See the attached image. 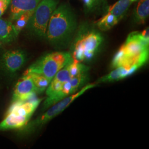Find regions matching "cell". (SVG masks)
Masks as SVG:
<instances>
[{
	"label": "cell",
	"instance_id": "7a4b0ae2",
	"mask_svg": "<svg viewBox=\"0 0 149 149\" xmlns=\"http://www.w3.org/2000/svg\"><path fill=\"white\" fill-rule=\"evenodd\" d=\"M77 25L76 17L68 5L62 4L54 11L48 23L45 38L54 45L69 40Z\"/></svg>",
	"mask_w": 149,
	"mask_h": 149
},
{
	"label": "cell",
	"instance_id": "44dd1931",
	"mask_svg": "<svg viewBox=\"0 0 149 149\" xmlns=\"http://www.w3.org/2000/svg\"><path fill=\"white\" fill-rule=\"evenodd\" d=\"M11 0H0V9H5L6 10L10 5Z\"/></svg>",
	"mask_w": 149,
	"mask_h": 149
},
{
	"label": "cell",
	"instance_id": "484cf974",
	"mask_svg": "<svg viewBox=\"0 0 149 149\" xmlns=\"http://www.w3.org/2000/svg\"><path fill=\"white\" fill-rule=\"evenodd\" d=\"M132 1H133V2H135V1H137V0H132Z\"/></svg>",
	"mask_w": 149,
	"mask_h": 149
},
{
	"label": "cell",
	"instance_id": "30bf717a",
	"mask_svg": "<svg viewBox=\"0 0 149 149\" xmlns=\"http://www.w3.org/2000/svg\"><path fill=\"white\" fill-rule=\"evenodd\" d=\"M42 100V99H34L30 101L12 102L6 113H12L19 116L31 118Z\"/></svg>",
	"mask_w": 149,
	"mask_h": 149
},
{
	"label": "cell",
	"instance_id": "d6986e66",
	"mask_svg": "<svg viewBox=\"0 0 149 149\" xmlns=\"http://www.w3.org/2000/svg\"><path fill=\"white\" fill-rule=\"evenodd\" d=\"M34 11H28L22 13L21 16H19L13 23L14 29L16 33V36H18L22 30L27 26V24L31 18Z\"/></svg>",
	"mask_w": 149,
	"mask_h": 149
},
{
	"label": "cell",
	"instance_id": "277c9868",
	"mask_svg": "<svg viewBox=\"0 0 149 149\" xmlns=\"http://www.w3.org/2000/svg\"><path fill=\"white\" fill-rule=\"evenodd\" d=\"M72 61L71 54L68 52H56L47 54L32 64L24 75L36 73L42 74L51 81L60 70Z\"/></svg>",
	"mask_w": 149,
	"mask_h": 149
},
{
	"label": "cell",
	"instance_id": "7402d4cb",
	"mask_svg": "<svg viewBox=\"0 0 149 149\" xmlns=\"http://www.w3.org/2000/svg\"><path fill=\"white\" fill-rule=\"evenodd\" d=\"M103 2H104V0H92V10L100 6L103 3Z\"/></svg>",
	"mask_w": 149,
	"mask_h": 149
},
{
	"label": "cell",
	"instance_id": "6da1fadb",
	"mask_svg": "<svg viewBox=\"0 0 149 149\" xmlns=\"http://www.w3.org/2000/svg\"><path fill=\"white\" fill-rule=\"evenodd\" d=\"M149 40L140 33H131L113 57L112 68L133 65L142 67L149 59Z\"/></svg>",
	"mask_w": 149,
	"mask_h": 149
},
{
	"label": "cell",
	"instance_id": "ac0fdd59",
	"mask_svg": "<svg viewBox=\"0 0 149 149\" xmlns=\"http://www.w3.org/2000/svg\"><path fill=\"white\" fill-rule=\"evenodd\" d=\"M119 21V20L116 16L107 12L106 15L97 22V25L102 31H107L116 26Z\"/></svg>",
	"mask_w": 149,
	"mask_h": 149
},
{
	"label": "cell",
	"instance_id": "603a6c76",
	"mask_svg": "<svg viewBox=\"0 0 149 149\" xmlns=\"http://www.w3.org/2000/svg\"><path fill=\"white\" fill-rule=\"evenodd\" d=\"M141 35L143 37H144L146 40H149V27L145 28L144 31L141 33H140Z\"/></svg>",
	"mask_w": 149,
	"mask_h": 149
},
{
	"label": "cell",
	"instance_id": "5b68a950",
	"mask_svg": "<svg viewBox=\"0 0 149 149\" xmlns=\"http://www.w3.org/2000/svg\"><path fill=\"white\" fill-rule=\"evenodd\" d=\"M58 3L56 0H42L39 2L26 26L33 34L39 38L45 37L50 17Z\"/></svg>",
	"mask_w": 149,
	"mask_h": 149
},
{
	"label": "cell",
	"instance_id": "d4e9b609",
	"mask_svg": "<svg viewBox=\"0 0 149 149\" xmlns=\"http://www.w3.org/2000/svg\"><path fill=\"white\" fill-rule=\"evenodd\" d=\"M5 11L6 10L5 9H0V18L1 17V16L3 15V14L4 13Z\"/></svg>",
	"mask_w": 149,
	"mask_h": 149
},
{
	"label": "cell",
	"instance_id": "e0dca14e",
	"mask_svg": "<svg viewBox=\"0 0 149 149\" xmlns=\"http://www.w3.org/2000/svg\"><path fill=\"white\" fill-rule=\"evenodd\" d=\"M149 15V0H140L134 12V19L139 24L146 21Z\"/></svg>",
	"mask_w": 149,
	"mask_h": 149
},
{
	"label": "cell",
	"instance_id": "52a82bcc",
	"mask_svg": "<svg viewBox=\"0 0 149 149\" xmlns=\"http://www.w3.org/2000/svg\"><path fill=\"white\" fill-rule=\"evenodd\" d=\"M88 80V72L83 73L72 78L62 86L61 89L52 96H48L44 102L43 110H45L54 104L66 97L76 92Z\"/></svg>",
	"mask_w": 149,
	"mask_h": 149
},
{
	"label": "cell",
	"instance_id": "8fae6325",
	"mask_svg": "<svg viewBox=\"0 0 149 149\" xmlns=\"http://www.w3.org/2000/svg\"><path fill=\"white\" fill-rule=\"evenodd\" d=\"M140 67L137 65L123 66L116 68L106 75L96 81L95 84L108 83L122 80L134 74Z\"/></svg>",
	"mask_w": 149,
	"mask_h": 149
},
{
	"label": "cell",
	"instance_id": "4fadbf2b",
	"mask_svg": "<svg viewBox=\"0 0 149 149\" xmlns=\"http://www.w3.org/2000/svg\"><path fill=\"white\" fill-rule=\"evenodd\" d=\"M72 78L73 77L70 72L68 64L62 69L60 70L51 80L47 90H45L47 96H52L58 92L62 86Z\"/></svg>",
	"mask_w": 149,
	"mask_h": 149
},
{
	"label": "cell",
	"instance_id": "ffe728a7",
	"mask_svg": "<svg viewBox=\"0 0 149 149\" xmlns=\"http://www.w3.org/2000/svg\"><path fill=\"white\" fill-rule=\"evenodd\" d=\"M29 74L36 87L37 93H42L47 90L51 81L43 75L36 73H31ZM27 75V74H26Z\"/></svg>",
	"mask_w": 149,
	"mask_h": 149
},
{
	"label": "cell",
	"instance_id": "9c48e42d",
	"mask_svg": "<svg viewBox=\"0 0 149 149\" xmlns=\"http://www.w3.org/2000/svg\"><path fill=\"white\" fill-rule=\"evenodd\" d=\"M36 93L37 90L31 76L29 74L23 75L15 86L12 102L29 100Z\"/></svg>",
	"mask_w": 149,
	"mask_h": 149
},
{
	"label": "cell",
	"instance_id": "9a60e30c",
	"mask_svg": "<svg viewBox=\"0 0 149 149\" xmlns=\"http://www.w3.org/2000/svg\"><path fill=\"white\" fill-rule=\"evenodd\" d=\"M17 36L11 20L0 18V40L3 43H10L14 40Z\"/></svg>",
	"mask_w": 149,
	"mask_h": 149
},
{
	"label": "cell",
	"instance_id": "ba28073f",
	"mask_svg": "<svg viewBox=\"0 0 149 149\" xmlns=\"http://www.w3.org/2000/svg\"><path fill=\"white\" fill-rule=\"evenodd\" d=\"M26 61V55L21 50L6 52L0 60L1 68L9 74H15L21 69Z\"/></svg>",
	"mask_w": 149,
	"mask_h": 149
},
{
	"label": "cell",
	"instance_id": "3957f363",
	"mask_svg": "<svg viewBox=\"0 0 149 149\" xmlns=\"http://www.w3.org/2000/svg\"><path fill=\"white\" fill-rule=\"evenodd\" d=\"M103 40L101 34L95 30L80 32L72 47V59L80 63L90 61L98 52Z\"/></svg>",
	"mask_w": 149,
	"mask_h": 149
},
{
	"label": "cell",
	"instance_id": "2e32d148",
	"mask_svg": "<svg viewBox=\"0 0 149 149\" xmlns=\"http://www.w3.org/2000/svg\"><path fill=\"white\" fill-rule=\"evenodd\" d=\"M133 2L132 0H119L108 8L107 12L116 16L120 21L125 15Z\"/></svg>",
	"mask_w": 149,
	"mask_h": 149
},
{
	"label": "cell",
	"instance_id": "5bb4252c",
	"mask_svg": "<svg viewBox=\"0 0 149 149\" xmlns=\"http://www.w3.org/2000/svg\"><path fill=\"white\" fill-rule=\"evenodd\" d=\"M30 118L23 117L15 114L6 113L5 119L0 123V130L18 129L27 126Z\"/></svg>",
	"mask_w": 149,
	"mask_h": 149
},
{
	"label": "cell",
	"instance_id": "7c38bea8",
	"mask_svg": "<svg viewBox=\"0 0 149 149\" xmlns=\"http://www.w3.org/2000/svg\"><path fill=\"white\" fill-rule=\"evenodd\" d=\"M42 0H11L10 20L13 22L28 11H34Z\"/></svg>",
	"mask_w": 149,
	"mask_h": 149
},
{
	"label": "cell",
	"instance_id": "cb8c5ba5",
	"mask_svg": "<svg viewBox=\"0 0 149 149\" xmlns=\"http://www.w3.org/2000/svg\"><path fill=\"white\" fill-rule=\"evenodd\" d=\"M83 2L86 6V8H87L88 10L92 9V0H83Z\"/></svg>",
	"mask_w": 149,
	"mask_h": 149
},
{
	"label": "cell",
	"instance_id": "8992f818",
	"mask_svg": "<svg viewBox=\"0 0 149 149\" xmlns=\"http://www.w3.org/2000/svg\"><path fill=\"white\" fill-rule=\"evenodd\" d=\"M96 85L97 84L95 83L88 84L82 87L79 91H77L74 94L68 96L61 101L54 104L51 107H49L47 112L40 116V117H39L32 122L27 124L28 125H27V127L26 126V128H25V129H27V130L29 131H32L33 130L36 129L37 128H40L44 124L53 119L54 118L56 117L63 112L71 103H72V102L77 98L83 95L86 91L95 87Z\"/></svg>",
	"mask_w": 149,
	"mask_h": 149
}]
</instances>
